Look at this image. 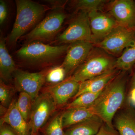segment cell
<instances>
[{"mask_svg":"<svg viewBox=\"0 0 135 135\" xmlns=\"http://www.w3.org/2000/svg\"><path fill=\"white\" fill-rule=\"evenodd\" d=\"M125 72L119 73L104 89L91 107L95 115L109 127L114 128L113 120L126 102L127 79Z\"/></svg>","mask_w":135,"mask_h":135,"instance_id":"6da1fadb","label":"cell"},{"mask_svg":"<svg viewBox=\"0 0 135 135\" xmlns=\"http://www.w3.org/2000/svg\"><path fill=\"white\" fill-rule=\"evenodd\" d=\"M17 13L15 23L8 38L10 45L14 46L18 40L38 23L48 8L29 0H17Z\"/></svg>","mask_w":135,"mask_h":135,"instance_id":"7a4b0ae2","label":"cell"},{"mask_svg":"<svg viewBox=\"0 0 135 135\" xmlns=\"http://www.w3.org/2000/svg\"><path fill=\"white\" fill-rule=\"evenodd\" d=\"M69 46H51L39 42H32L23 46L17 52L20 59L31 64L50 62L67 51Z\"/></svg>","mask_w":135,"mask_h":135,"instance_id":"3957f363","label":"cell"},{"mask_svg":"<svg viewBox=\"0 0 135 135\" xmlns=\"http://www.w3.org/2000/svg\"><path fill=\"white\" fill-rule=\"evenodd\" d=\"M92 53L71 76L77 82H83L116 68L115 61L109 56L101 52Z\"/></svg>","mask_w":135,"mask_h":135,"instance_id":"277c9868","label":"cell"},{"mask_svg":"<svg viewBox=\"0 0 135 135\" xmlns=\"http://www.w3.org/2000/svg\"><path fill=\"white\" fill-rule=\"evenodd\" d=\"M66 18V14L61 10L51 12L25 36L27 44L53 40L62 28Z\"/></svg>","mask_w":135,"mask_h":135,"instance_id":"5b68a950","label":"cell"},{"mask_svg":"<svg viewBox=\"0 0 135 135\" xmlns=\"http://www.w3.org/2000/svg\"><path fill=\"white\" fill-rule=\"evenodd\" d=\"M59 44H71L78 41L95 43L88 13L81 11L70 22L67 28L57 38Z\"/></svg>","mask_w":135,"mask_h":135,"instance_id":"8992f818","label":"cell"},{"mask_svg":"<svg viewBox=\"0 0 135 135\" xmlns=\"http://www.w3.org/2000/svg\"><path fill=\"white\" fill-rule=\"evenodd\" d=\"M53 98L47 91L39 95L33 103L29 123L31 135H37L39 131L56 110Z\"/></svg>","mask_w":135,"mask_h":135,"instance_id":"52a82bcc","label":"cell"},{"mask_svg":"<svg viewBox=\"0 0 135 135\" xmlns=\"http://www.w3.org/2000/svg\"><path fill=\"white\" fill-rule=\"evenodd\" d=\"M99 48L112 55H118L135 46V29L118 25L102 40L96 43Z\"/></svg>","mask_w":135,"mask_h":135,"instance_id":"ba28073f","label":"cell"},{"mask_svg":"<svg viewBox=\"0 0 135 135\" xmlns=\"http://www.w3.org/2000/svg\"><path fill=\"white\" fill-rule=\"evenodd\" d=\"M46 74L45 72L30 73L16 69L13 75L15 87L20 92L29 94L34 101L46 81Z\"/></svg>","mask_w":135,"mask_h":135,"instance_id":"9c48e42d","label":"cell"},{"mask_svg":"<svg viewBox=\"0 0 135 135\" xmlns=\"http://www.w3.org/2000/svg\"><path fill=\"white\" fill-rule=\"evenodd\" d=\"M93 43L78 41L71 44L62 66L66 73L72 71L82 64L92 52Z\"/></svg>","mask_w":135,"mask_h":135,"instance_id":"30bf717a","label":"cell"},{"mask_svg":"<svg viewBox=\"0 0 135 135\" xmlns=\"http://www.w3.org/2000/svg\"><path fill=\"white\" fill-rule=\"evenodd\" d=\"M109 11L118 25L135 29V1L115 0L109 6Z\"/></svg>","mask_w":135,"mask_h":135,"instance_id":"8fae6325","label":"cell"},{"mask_svg":"<svg viewBox=\"0 0 135 135\" xmlns=\"http://www.w3.org/2000/svg\"><path fill=\"white\" fill-rule=\"evenodd\" d=\"M88 15L95 42L97 40H102L119 25L113 17L99 10L91 11Z\"/></svg>","mask_w":135,"mask_h":135,"instance_id":"7c38bea8","label":"cell"},{"mask_svg":"<svg viewBox=\"0 0 135 135\" xmlns=\"http://www.w3.org/2000/svg\"><path fill=\"white\" fill-rule=\"evenodd\" d=\"M80 83L71 76L62 82L49 88L48 92L53 98L56 105L60 106L76 95L79 91Z\"/></svg>","mask_w":135,"mask_h":135,"instance_id":"4fadbf2b","label":"cell"},{"mask_svg":"<svg viewBox=\"0 0 135 135\" xmlns=\"http://www.w3.org/2000/svg\"><path fill=\"white\" fill-rule=\"evenodd\" d=\"M113 125L120 135H135V109L128 100L116 113Z\"/></svg>","mask_w":135,"mask_h":135,"instance_id":"5bb4252c","label":"cell"},{"mask_svg":"<svg viewBox=\"0 0 135 135\" xmlns=\"http://www.w3.org/2000/svg\"><path fill=\"white\" fill-rule=\"evenodd\" d=\"M16 101L12 100L9 107L1 118V124L8 125L17 135H31L29 123L25 120L17 108Z\"/></svg>","mask_w":135,"mask_h":135,"instance_id":"9a60e30c","label":"cell"},{"mask_svg":"<svg viewBox=\"0 0 135 135\" xmlns=\"http://www.w3.org/2000/svg\"><path fill=\"white\" fill-rule=\"evenodd\" d=\"M118 69L114 68L101 75L80 83L79 91L74 99L86 92L98 93L103 90L111 81L118 75Z\"/></svg>","mask_w":135,"mask_h":135,"instance_id":"2e32d148","label":"cell"},{"mask_svg":"<svg viewBox=\"0 0 135 135\" xmlns=\"http://www.w3.org/2000/svg\"><path fill=\"white\" fill-rule=\"evenodd\" d=\"M104 122L97 115L67 128L65 135H95Z\"/></svg>","mask_w":135,"mask_h":135,"instance_id":"e0dca14e","label":"cell"},{"mask_svg":"<svg viewBox=\"0 0 135 135\" xmlns=\"http://www.w3.org/2000/svg\"><path fill=\"white\" fill-rule=\"evenodd\" d=\"M62 114L64 129L84 121L95 115L90 106L66 109Z\"/></svg>","mask_w":135,"mask_h":135,"instance_id":"ac0fdd59","label":"cell"},{"mask_svg":"<svg viewBox=\"0 0 135 135\" xmlns=\"http://www.w3.org/2000/svg\"><path fill=\"white\" fill-rule=\"evenodd\" d=\"M16 70L15 62L7 49L5 39L1 37L0 40V75L1 78L6 81L10 80Z\"/></svg>","mask_w":135,"mask_h":135,"instance_id":"d6986e66","label":"cell"},{"mask_svg":"<svg viewBox=\"0 0 135 135\" xmlns=\"http://www.w3.org/2000/svg\"><path fill=\"white\" fill-rule=\"evenodd\" d=\"M135 65V46L126 49L121 55L115 61V68L126 71Z\"/></svg>","mask_w":135,"mask_h":135,"instance_id":"ffe728a7","label":"cell"},{"mask_svg":"<svg viewBox=\"0 0 135 135\" xmlns=\"http://www.w3.org/2000/svg\"><path fill=\"white\" fill-rule=\"evenodd\" d=\"M33 101L31 97L26 93H20L16 102L17 108L24 119L29 123Z\"/></svg>","mask_w":135,"mask_h":135,"instance_id":"44dd1931","label":"cell"},{"mask_svg":"<svg viewBox=\"0 0 135 135\" xmlns=\"http://www.w3.org/2000/svg\"><path fill=\"white\" fill-rule=\"evenodd\" d=\"M101 92L98 93L86 92L81 94L69 104L66 109L89 107L93 104Z\"/></svg>","mask_w":135,"mask_h":135,"instance_id":"7402d4cb","label":"cell"},{"mask_svg":"<svg viewBox=\"0 0 135 135\" xmlns=\"http://www.w3.org/2000/svg\"><path fill=\"white\" fill-rule=\"evenodd\" d=\"M62 114L56 115L42 131L44 135H65Z\"/></svg>","mask_w":135,"mask_h":135,"instance_id":"603a6c76","label":"cell"},{"mask_svg":"<svg viewBox=\"0 0 135 135\" xmlns=\"http://www.w3.org/2000/svg\"><path fill=\"white\" fill-rule=\"evenodd\" d=\"M107 1L103 0H79L75 1L76 8L87 13L99 10Z\"/></svg>","mask_w":135,"mask_h":135,"instance_id":"cb8c5ba5","label":"cell"},{"mask_svg":"<svg viewBox=\"0 0 135 135\" xmlns=\"http://www.w3.org/2000/svg\"><path fill=\"white\" fill-rule=\"evenodd\" d=\"M14 89L7 85L2 80L0 81V102L3 107L8 108L12 103Z\"/></svg>","mask_w":135,"mask_h":135,"instance_id":"d4e9b609","label":"cell"},{"mask_svg":"<svg viewBox=\"0 0 135 135\" xmlns=\"http://www.w3.org/2000/svg\"><path fill=\"white\" fill-rule=\"evenodd\" d=\"M66 72L62 66L51 68L46 73V81L50 83H59L63 81L65 78Z\"/></svg>","mask_w":135,"mask_h":135,"instance_id":"484cf974","label":"cell"},{"mask_svg":"<svg viewBox=\"0 0 135 135\" xmlns=\"http://www.w3.org/2000/svg\"><path fill=\"white\" fill-rule=\"evenodd\" d=\"M95 135H120L115 128L109 127L104 123L98 133Z\"/></svg>","mask_w":135,"mask_h":135,"instance_id":"4316f807","label":"cell"},{"mask_svg":"<svg viewBox=\"0 0 135 135\" xmlns=\"http://www.w3.org/2000/svg\"><path fill=\"white\" fill-rule=\"evenodd\" d=\"M8 10L4 1H0V24L2 25L7 17Z\"/></svg>","mask_w":135,"mask_h":135,"instance_id":"83f0119b","label":"cell"},{"mask_svg":"<svg viewBox=\"0 0 135 135\" xmlns=\"http://www.w3.org/2000/svg\"><path fill=\"white\" fill-rule=\"evenodd\" d=\"M0 135H17L14 130L7 123L1 124Z\"/></svg>","mask_w":135,"mask_h":135,"instance_id":"f1b7e54d","label":"cell"},{"mask_svg":"<svg viewBox=\"0 0 135 135\" xmlns=\"http://www.w3.org/2000/svg\"><path fill=\"white\" fill-rule=\"evenodd\" d=\"M128 99L132 106H135V88L129 93Z\"/></svg>","mask_w":135,"mask_h":135,"instance_id":"f546056e","label":"cell"},{"mask_svg":"<svg viewBox=\"0 0 135 135\" xmlns=\"http://www.w3.org/2000/svg\"><path fill=\"white\" fill-rule=\"evenodd\" d=\"M134 88H135V68L134 70L133 71L132 77H131V80L130 81L129 93L132 89H133Z\"/></svg>","mask_w":135,"mask_h":135,"instance_id":"4dcf8cb0","label":"cell"},{"mask_svg":"<svg viewBox=\"0 0 135 135\" xmlns=\"http://www.w3.org/2000/svg\"><path fill=\"white\" fill-rule=\"evenodd\" d=\"M40 135V134H38V135Z\"/></svg>","mask_w":135,"mask_h":135,"instance_id":"1f68e13d","label":"cell"}]
</instances>
